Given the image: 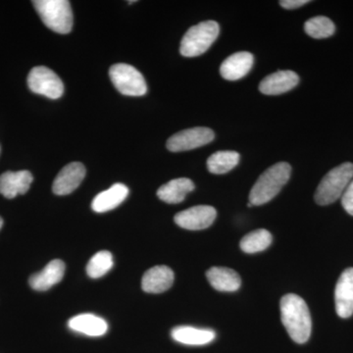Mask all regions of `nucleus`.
<instances>
[{
    "label": "nucleus",
    "instance_id": "1",
    "mask_svg": "<svg viewBox=\"0 0 353 353\" xmlns=\"http://www.w3.org/2000/svg\"><path fill=\"white\" fill-rule=\"evenodd\" d=\"M282 323L292 340L297 343H306L312 330L307 304L294 294H285L281 299Z\"/></svg>",
    "mask_w": 353,
    "mask_h": 353
},
{
    "label": "nucleus",
    "instance_id": "2",
    "mask_svg": "<svg viewBox=\"0 0 353 353\" xmlns=\"http://www.w3.org/2000/svg\"><path fill=\"white\" fill-rule=\"evenodd\" d=\"M290 174L292 167L287 162H279L267 169L250 190V202L252 206L271 201L289 182Z\"/></svg>",
    "mask_w": 353,
    "mask_h": 353
},
{
    "label": "nucleus",
    "instance_id": "3",
    "mask_svg": "<svg viewBox=\"0 0 353 353\" xmlns=\"http://www.w3.org/2000/svg\"><path fill=\"white\" fill-rule=\"evenodd\" d=\"M353 179V164L350 162L341 164L332 169L322 179L315 192V201L319 205H329L343 196L347 185Z\"/></svg>",
    "mask_w": 353,
    "mask_h": 353
},
{
    "label": "nucleus",
    "instance_id": "4",
    "mask_svg": "<svg viewBox=\"0 0 353 353\" xmlns=\"http://www.w3.org/2000/svg\"><path fill=\"white\" fill-rule=\"evenodd\" d=\"M44 25L58 34H66L73 27L71 3L67 0H36L32 1Z\"/></svg>",
    "mask_w": 353,
    "mask_h": 353
},
{
    "label": "nucleus",
    "instance_id": "5",
    "mask_svg": "<svg viewBox=\"0 0 353 353\" xmlns=\"http://www.w3.org/2000/svg\"><path fill=\"white\" fill-rule=\"evenodd\" d=\"M219 24L215 21H205L190 28L181 41L180 52L185 57L203 54L219 36Z\"/></svg>",
    "mask_w": 353,
    "mask_h": 353
},
{
    "label": "nucleus",
    "instance_id": "6",
    "mask_svg": "<svg viewBox=\"0 0 353 353\" xmlns=\"http://www.w3.org/2000/svg\"><path fill=\"white\" fill-rule=\"evenodd\" d=\"M109 76L115 88L128 97H143L148 85L141 72L128 64H115L109 70Z\"/></svg>",
    "mask_w": 353,
    "mask_h": 353
},
{
    "label": "nucleus",
    "instance_id": "7",
    "mask_svg": "<svg viewBox=\"0 0 353 353\" xmlns=\"http://www.w3.org/2000/svg\"><path fill=\"white\" fill-rule=\"evenodd\" d=\"M28 85L34 94L43 95L50 99H57L63 95L64 85L50 68L44 66L34 67L28 76Z\"/></svg>",
    "mask_w": 353,
    "mask_h": 353
},
{
    "label": "nucleus",
    "instance_id": "8",
    "mask_svg": "<svg viewBox=\"0 0 353 353\" xmlns=\"http://www.w3.org/2000/svg\"><path fill=\"white\" fill-rule=\"evenodd\" d=\"M214 132L209 128L197 127L176 132L167 141L172 152H182L208 145L214 139Z\"/></svg>",
    "mask_w": 353,
    "mask_h": 353
},
{
    "label": "nucleus",
    "instance_id": "9",
    "mask_svg": "<svg viewBox=\"0 0 353 353\" xmlns=\"http://www.w3.org/2000/svg\"><path fill=\"white\" fill-rule=\"evenodd\" d=\"M217 216V211L212 206L199 205L178 213L174 218L179 227L190 231H199L210 227Z\"/></svg>",
    "mask_w": 353,
    "mask_h": 353
},
{
    "label": "nucleus",
    "instance_id": "10",
    "mask_svg": "<svg viewBox=\"0 0 353 353\" xmlns=\"http://www.w3.org/2000/svg\"><path fill=\"white\" fill-rule=\"evenodd\" d=\"M85 166L80 162H72L65 166L58 174L53 182L52 190L57 196H67L72 194L85 179Z\"/></svg>",
    "mask_w": 353,
    "mask_h": 353
},
{
    "label": "nucleus",
    "instance_id": "11",
    "mask_svg": "<svg viewBox=\"0 0 353 353\" xmlns=\"http://www.w3.org/2000/svg\"><path fill=\"white\" fill-rule=\"evenodd\" d=\"M336 314L343 319L353 314V268L341 273L334 290Z\"/></svg>",
    "mask_w": 353,
    "mask_h": 353
},
{
    "label": "nucleus",
    "instance_id": "12",
    "mask_svg": "<svg viewBox=\"0 0 353 353\" xmlns=\"http://www.w3.org/2000/svg\"><path fill=\"white\" fill-rule=\"evenodd\" d=\"M299 78L296 72L285 70L267 76L259 85V90L267 95H278L290 92L299 85Z\"/></svg>",
    "mask_w": 353,
    "mask_h": 353
},
{
    "label": "nucleus",
    "instance_id": "13",
    "mask_svg": "<svg viewBox=\"0 0 353 353\" xmlns=\"http://www.w3.org/2000/svg\"><path fill=\"white\" fill-rule=\"evenodd\" d=\"M32 175L29 171L6 172L0 176V194L8 199L25 194L31 187Z\"/></svg>",
    "mask_w": 353,
    "mask_h": 353
},
{
    "label": "nucleus",
    "instance_id": "14",
    "mask_svg": "<svg viewBox=\"0 0 353 353\" xmlns=\"http://www.w3.org/2000/svg\"><path fill=\"white\" fill-rule=\"evenodd\" d=\"M253 60V55L248 51L234 53L221 65V76L228 81L240 80L250 73L252 68Z\"/></svg>",
    "mask_w": 353,
    "mask_h": 353
},
{
    "label": "nucleus",
    "instance_id": "15",
    "mask_svg": "<svg viewBox=\"0 0 353 353\" xmlns=\"http://www.w3.org/2000/svg\"><path fill=\"white\" fill-rule=\"evenodd\" d=\"M174 272L164 265L152 267L145 272L141 281V288L148 294H161L172 287Z\"/></svg>",
    "mask_w": 353,
    "mask_h": 353
},
{
    "label": "nucleus",
    "instance_id": "16",
    "mask_svg": "<svg viewBox=\"0 0 353 353\" xmlns=\"http://www.w3.org/2000/svg\"><path fill=\"white\" fill-rule=\"evenodd\" d=\"M64 273V262L59 259L52 260L43 270L31 276L29 280L30 285L34 290L44 292L61 282Z\"/></svg>",
    "mask_w": 353,
    "mask_h": 353
},
{
    "label": "nucleus",
    "instance_id": "17",
    "mask_svg": "<svg viewBox=\"0 0 353 353\" xmlns=\"http://www.w3.org/2000/svg\"><path fill=\"white\" fill-rule=\"evenodd\" d=\"M129 194V189L123 183H115L110 189L97 194L92 201V210L97 213H104L119 206Z\"/></svg>",
    "mask_w": 353,
    "mask_h": 353
},
{
    "label": "nucleus",
    "instance_id": "18",
    "mask_svg": "<svg viewBox=\"0 0 353 353\" xmlns=\"http://www.w3.org/2000/svg\"><path fill=\"white\" fill-rule=\"evenodd\" d=\"M208 282L219 292H236L241 288L240 275L226 267H212L206 272Z\"/></svg>",
    "mask_w": 353,
    "mask_h": 353
},
{
    "label": "nucleus",
    "instance_id": "19",
    "mask_svg": "<svg viewBox=\"0 0 353 353\" xmlns=\"http://www.w3.org/2000/svg\"><path fill=\"white\" fill-rule=\"evenodd\" d=\"M194 190V183L190 179H174L158 189L157 196L167 203H180Z\"/></svg>",
    "mask_w": 353,
    "mask_h": 353
},
{
    "label": "nucleus",
    "instance_id": "20",
    "mask_svg": "<svg viewBox=\"0 0 353 353\" xmlns=\"http://www.w3.org/2000/svg\"><path fill=\"white\" fill-rule=\"evenodd\" d=\"M172 338L176 343L187 345H204L215 340L216 333L210 329H199L190 326L176 327L172 330Z\"/></svg>",
    "mask_w": 353,
    "mask_h": 353
},
{
    "label": "nucleus",
    "instance_id": "21",
    "mask_svg": "<svg viewBox=\"0 0 353 353\" xmlns=\"http://www.w3.org/2000/svg\"><path fill=\"white\" fill-rule=\"evenodd\" d=\"M69 328L78 333L90 336H101L108 331L105 320L94 314H81L71 318L68 323Z\"/></svg>",
    "mask_w": 353,
    "mask_h": 353
},
{
    "label": "nucleus",
    "instance_id": "22",
    "mask_svg": "<svg viewBox=\"0 0 353 353\" xmlns=\"http://www.w3.org/2000/svg\"><path fill=\"white\" fill-rule=\"evenodd\" d=\"M240 154L236 152H217L213 153L208 160L209 172L216 175H222L233 170L240 162Z\"/></svg>",
    "mask_w": 353,
    "mask_h": 353
},
{
    "label": "nucleus",
    "instance_id": "23",
    "mask_svg": "<svg viewBox=\"0 0 353 353\" xmlns=\"http://www.w3.org/2000/svg\"><path fill=\"white\" fill-rule=\"evenodd\" d=\"M273 241V236L267 230L259 229L246 234L241 241V248L243 252L256 253L268 248Z\"/></svg>",
    "mask_w": 353,
    "mask_h": 353
},
{
    "label": "nucleus",
    "instance_id": "24",
    "mask_svg": "<svg viewBox=\"0 0 353 353\" xmlns=\"http://www.w3.org/2000/svg\"><path fill=\"white\" fill-rule=\"evenodd\" d=\"M304 31L313 39H327L333 36L336 31V26L333 21L325 16H317L306 21Z\"/></svg>",
    "mask_w": 353,
    "mask_h": 353
},
{
    "label": "nucleus",
    "instance_id": "25",
    "mask_svg": "<svg viewBox=\"0 0 353 353\" xmlns=\"http://www.w3.org/2000/svg\"><path fill=\"white\" fill-rule=\"evenodd\" d=\"M113 264V256L111 252L108 250L97 252L88 261L87 266L88 277L92 279L103 277L112 269Z\"/></svg>",
    "mask_w": 353,
    "mask_h": 353
},
{
    "label": "nucleus",
    "instance_id": "26",
    "mask_svg": "<svg viewBox=\"0 0 353 353\" xmlns=\"http://www.w3.org/2000/svg\"><path fill=\"white\" fill-rule=\"evenodd\" d=\"M341 204L348 214L353 216V179L341 196Z\"/></svg>",
    "mask_w": 353,
    "mask_h": 353
},
{
    "label": "nucleus",
    "instance_id": "27",
    "mask_svg": "<svg viewBox=\"0 0 353 353\" xmlns=\"http://www.w3.org/2000/svg\"><path fill=\"white\" fill-rule=\"evenodd\" d=\"M308 2V0H283V1H280V4L284 8L290 10V9H296L305 6Z\"/></svg>",
    "mask_w": 353,
    "mask_h": 353
},
{
    "label": "nucleus",
    "instance_id": "28",
    "mask_svg": "<svg viewBox=\"0 0 353 353\" xmlns=\"http://www.w3.org/2000/svg\"><path fill=\"white\" fill-rule=\"evenodd\" d=\"M2 226H3V220L0 217V229H1Z\"/></svg>",
    "mask_w": 353,
    "mask_h": 353
}]
</instances>
